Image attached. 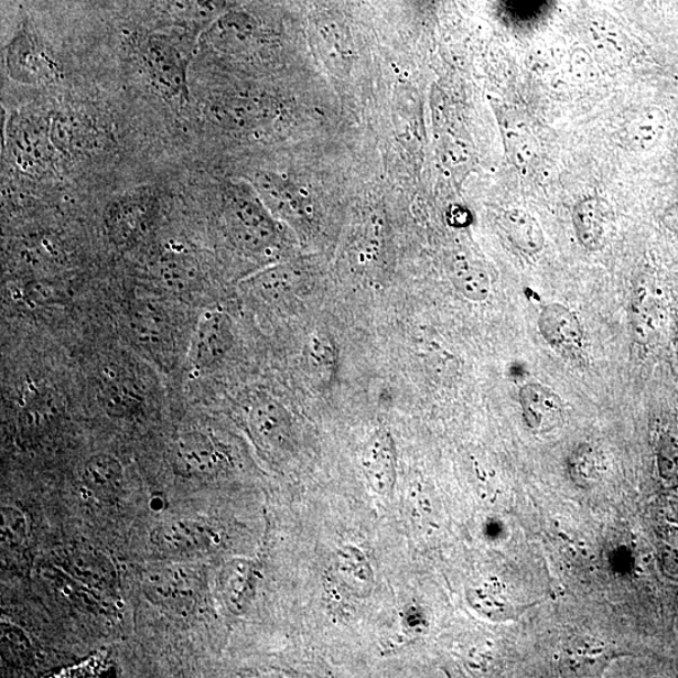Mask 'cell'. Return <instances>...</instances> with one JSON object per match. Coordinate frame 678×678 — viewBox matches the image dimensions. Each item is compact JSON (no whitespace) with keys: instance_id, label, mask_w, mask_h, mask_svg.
Instances as JSON below:
<instances>
[{"instance_id":"obj_1","label":"cell","mask_w":678,"mask_h":678,"mask_svg":"<svg viewBox=\"0 0 678 678\" xmlns=\"http://www.w3.org/2000/svg\"><path fill=\"white\" fill-rule=\"evenodd\" d=\"M132 337L143 349L161 358H171L177 348V325L164 303L142 300L130 312Z\"/></svg>"},{"instance_id":"obj_2","label":"cell","mask_w":678,"mask_h":678,"mask_svg":"<svg viewBox=\"0 0 678 678\" xmlns=\"http://www.w3.org/2000/svg\"><path fill=\"white\" fill-rule=\"evenodd\" d=\"M169 461L177 475L196 481L218 473L224 456L212 438L192 431L175 439L169 451Z\"/></svg>"},{"instance_id":"obj_3","label":"cell","mask_w":678,"mask_h":678,"mask_svg":"<svg viewBox=\"0 0 678 678\" xmlns=\"http://www.w3.org/2000/svg\"><path fill=\"white\" fill-rule=\"evenodd\" d=\"M228 218L235 237L250 249L261 250L276 239L273 222L263 207L249 197L233 196L228 204Z\"/></svg>"},{"instance_id":"obj_4","label":"cell","mask_w":678,"mask_h":678,"mask_svg":"<svg viewBox=\"0 0 678 678\" xmlns=\"http://www.w3.org/2000/svg\"><path fill=\"white\" fill-rule=\"evenodd\" d=\"M572 219L578 240L588 250L595 251L607 246L616 215L607 201L590 196L574 206Z\"/></svg>"},{"instance_id":"obj_5","label":"cell","mask_w":678,"mask_h":678,"mask_svg":"<svg viewBox=\"0 0 678 678\" xmlns=\"http://www.w3.org/2000/svg\"><path fill=\"white\" fill-rule=\"evenodd\" d=\"M197 574L187 568H165L152 572L144 582L150 599L168 609H184L197 599Z\"/></svg>"},{"instance_id":"obj_6","label":"cell","mask_w":678,"mask_h":678,"mask_svg":"<svg viewBox=\"0 0 678 678\" xmlns=\"http://www.w3.org/2000/svg\"><path fill=\"white\" fill-rule=\"evenodd\" d=\"M151 204L144 196H130L117 202L107 216V226L117 246L128 247L147 233Z\"/></svg>"},{"instance_id":"obj_7","label":"cell","mask_w":678,"mask_h":678,"mask_svg":"<svg viewBox=\"0 0 678 678\" xmlns=\"http://www.w3.org/2000/svg\"><path fill=\"white\" fill-rule=\"evenodd\" d=\"M520 405L524 419L532 431L547 432L558 428L563 421V401L547 386H524L520 390Z\"/></svg>"},{"instance_id":"obj_8","label":"cell","mask_w":678,"mask_h":678,"mask_svg":"<svg viewBox=\"0 0 678 678\" xmlns=\"http://www.w3.org/2000/svg\"><path fill=\"white\" fill-rule=\"evenodd\" d=\"M365 475L374 489L381 495L392 492L395 485V449L390 433L377 431L362 454Z\"/></svg>"},{"instance_id":"obj_9","label":"cell","mask_w":678,"mask_h":678,"mask_svg":"<svg viewBox=\"0 0 678 678\" xmlns=\"http://www.w3.org/2000/svg\"><path fill=\"white\" fill-rule=\"evenodd\" d=\"M539 330L541 336L556 349L572 352L582 347V324L563 304L551 303L545 306L539 316Z\"/></svg>"},{"instance_id":"obj_10","label":"cell","mask_w":678,"mask_h":678,"mask_svg":"<svg viewBox=\"0 0 678 678\" xmlns=\"http://www.w3.org/2000/svg\"><path fill=\"white\" fill-rule=\"evenodd\" d=\"M212 531L194 520H174L161 524L151 531L153 547L166 555L189 553L201 549L209 541Z\"/></svg>"},{"instance_id":"obj_11","label":"cell","mask_w":678,"mask_h":678,"mask_svg":"<svg viewBox=\"0 0 678 678\" xmlns=\"http://www.w3.org/2000/svg\"><path fill=\"white\" fill-rule=\"evenodd\" d=\"M667 130L663 108L646 106L633 112L623 125L622 138L633 151L647 152L657 147Z\"/></svg>"},{"instance_id":"obj_12","label":"cell","mask_w":678,"mask_h":678,"mask_svg":"<svg viewBox=\"0 0 678 678\" xmlns=\"http://www.w3.org/2000/svg\"><path fill=\"white\" fill-rule=\"evenodd\" d=\"M11 139L14 157L20 164L25 168L47 164L50 159L49 134L40 122L26 119V117L14 121Z\"/></svg>"},{"instance_id":"obj_13","label":"cell","mask_w":678,"mask_h":678,"mask_svg":"<svg viewBox=\"0 0 678 678\" xmlns=\"http://www.w3.org/2000/svg\"><path fill=\"white\" fill-rule=\"evenodd\" d=\"M226 333L220 315L205 314L196 324L189 346V360L194 369L213 364L226 348Z\"/></svg>"},{"instance_id":"obj_14","label":"cell","mask_w":678,"mask_h":678,"mask_svg":"<svg viewBox=\"0 0 678 678\" xmlns=\"http://www.w3.org/2000/svg\"><path fill=\"white\" fill-rule=\"evenodd\" d=\"M250 427L260 444L280 449L289 438V421L286 411L277 402L260 400L251 407Z\"/></svg>"},{"instance_id":"obj_15","label":"cell","mask_w":678,"mask_h":678,"mask_svg":"<svg viewBox=\"0 0 678 678\" xmlns=\"http://www.w3.org/2000/svg\"><path fill=\"white\" fill-rule=\"evenodd\" d=\"M83 482L89 492L101 499H114L123 486V469L111 455L99 454L86 461Z\"/></svg>"},{"instance_id":"obj_16","label":"cell","mask_w":678,"mask_h":678,"mask_svg":"<svg viewBox=\"0 0 678 678\" xmlns=\"http://www.w3.org/2000/svg\"><path fill=\"white\" fill-rule=\"evenodd\" d=\"M66 567L76 580L103 590L114 586L117 582L111 560L96 550L72 551L66 559Z\"/></svg>"},{"instance_id":"obj_17","label":"cell","mask_w":678,"mask_h":678,"mask_svg":"<svg viewBox=\"0 0 678 678\" xmlns=\"http://www.w3.org/2000/svg\"><path fill=\"white\" fill-rule=\"evenodd\" d=\"M502 224L509 240L526 255H537L545 248V233L537 219L527 212L521 209L506 212Z\"/></svg>"},{"instance_id":"obj_18","label":"cell","mask_w":678,"mask_h":678,"mask_svg":"<svg viewBox=\"0 0 678 678\" xmlns=\"http://www.w3.org/2000/svg\"><path fill=\"white\" fill-rule=\"evenodd\" d=\"M101 401L105 410L115 418H128L139 411L143 400L138 386L131 379L111 375L105 378Z\"/></svg>"},{"instance_id":"obj_19","label":"cell","mask_w":678,"mask_h":678,"mask_svg":"<svg viewBox=\"0 0 678 678\" xmlns=\"http://www.w3.org/2000/svg\"><path fill=\"white\" fill-rule=\"evenodd\" d=\"M609 650L601 642L578 641L573 642L563 654L560 664L563 671L573 676H586L601 672L607 665Z\"/></svg>"},{"instance_id":"obj_20","label":"cell","mask_w":678,"mask_h":678,"mask_svg":"<svg viewBox=\"0 0 678 678\" xmlns=\"http://www.w3.org/2000/svg\"><path fill=\"white\" fill-rule=\"evenodd\" d=\"M159 282L174 292L185 293L197 287V261L185 255H169L162 257L155 267Z\"/></svg>"},{"instance_id":"obj_21","label":"cell","mask_w":678,"mask_h":678,"mask_svg":"<svg viewBox=\"0 0 678 678\" xmlns=\"http://www.w3.org/2000/svg\"><path fill=\"white\" fill-rule=\"evenodd\" d=\"M450 277L458 291L470 301L483 302L491 295L492 282L486 270L467 259H458Z\"/></svg>"},{"instance_id":"obj_22","label":"cell","mask_w":678,"mask_h":678,"mask_svg":"<svg viewBox=\"0 0 678 678\" xmlns=\"http://www.w3.org/2000/svg\"><path fill=\"white\" fill-rule=\"evenodd\" d=\"M658 304L654 294L646 288H639L632 305V324L636 337L646 341L656 331Z\"/></svg>"},{"instance_id":"obj_23","label":"cell","mask_w":678,"mask_h":678,"mask_svg":"<svg viewBox=\"0 0 678 678\" xmlns=\"http://www.w3.org/2000/svg\"><path fill=\"white\" fill-rule=\"evenodd\" d=\"M175 51L168 49H153L150 53V65L161 83L170 87H181L184 84L183 63Z\"/></svg>"},{"instance_id":"obj_24","label":"cell","mask_w":678,"mask_h":678,"mask_svg":"<svg viewBox=\"0 0 678 678\" xmlns=\"http://www.w3.org/2000/svg\"><path fill=\"white\" fill-rule=\"evenodd\" d=\"M26 540V524L21 512L2 509V541L7 548L18 549Z\"/></svg>"},{"instance_id":"obj_25","label":"cell","mask_w":678,"mask_h":678,"mask_svg":"<svg viewBox=\"0 0 678 678\" xmlns=\"http://www.w3.org/2000/svg\"><path fill=\"white\" fill-rule=\"evenodd\" d=\"M168 2L176 13L202 21L211 20L224 6V0H168Z\"/></svg>"},{"instance_id":"obj_26","label":"cell","mask_w":678,"mask_h":678,"mask_svg":"<svg viewBox=\"0 0 678 678\" xmlns=\"http://www.w3.org/2000/svg\"><path fill=\"white\" fill-rule=\"evenodd\" d=\"M247 22H238L224 20L219 23L218 29L213 31V40L215 44L225 45L226 50H238L239 45L248 40L250 30Z\"/></svg>"},{"instance_id":"obj_27","label":"cell","mask_w":678,"mask_h":678,"mask_svg":"<svg viewBox=\"0 0 678 678\" xmlns=\"http://www.w3.org/2000/svg\"><path fill=\"white\" fill-rule=\"evenodd\" d=\"M3 647L18 658H26V656L31 655L29 639L22 635V632L8 626H3Z\"/></svg>"},{"instance_id":"obj_28","label":"cell","mask_w":678,"mask_h":678,"mask_svg":"<svg viewBox=\"0 0 678 678\" xmlns=\"http://www.w3.org/2000/svg\"><path fill=\"white\" fill-rule=\"evenodd\" d=\"M510 149L515 164L526 166L535 158V147L531 140L524 134H510Z\"/></svg>"},{"instance_id":"obj_29","label":"cell","mask_w":678,"mask_h":678,"mask_svg":"<svg viewBox=\"0 0 678 678\" xmlns=\"http://www.w3.org/2000/svg\"><path fill=\"white\" fill-rule=\"evenodd\" d=\"M663 224L668 230L678 233V202L667 207L663 215Z\"/></svg>"}]
</instances>
